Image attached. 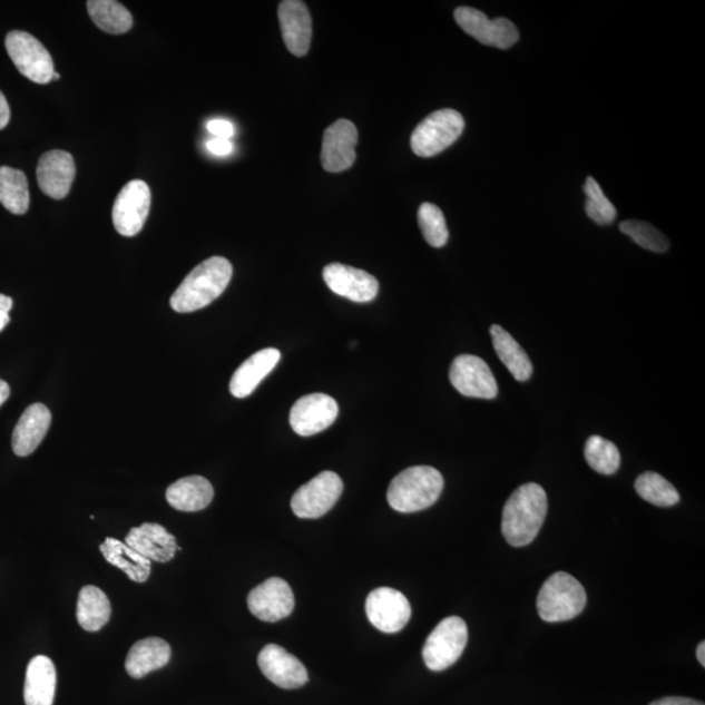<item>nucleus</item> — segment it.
Instances as JSON below:
<instances>
[{
	"instance_id": "1",
	"label": "nucleus",
	"mask_w": 705,
	"mask_h": 705,
	"mask_svg": "<svg viewBox=\"0 0 705 705\" xmlns=\"http://www.w3.org/2000/svg\"><path fill=\"white\" fill-rule=\"evenodd\" d=\"M548 513V496L538 483H526L505 505L502 533L506 541L521 548L535 541Z\"/></svg>"
},
{
	"instance_id": "2",
	"label": "nucleus",
	"mask_w": 705,
	"mask_h": 705,
	"mask_svg": "<svg viewBox=\"0 0 705 705\" xmlns=\"http://www.w3.org/2000/svg\"><path fill=\"white\" fill-rule=\"evenodd\" d=\"M233 276L232 263L223 256H212L188 273L172 295L170 306L177 313H194L207 307L222 295Z\"/></svg>"
},
{
	"instance_id": "3",
	"label": "nucleus",
	"mask_w": 705,
	"mask_h": 705,
	"mask_svg": "<svg viewBox=\"0 0 705 705\" xmlns=\"http://www.w3.org/2000/svg\"><path fill=\"white\" fill-rule=\"evenodd\" d=\"M443 476L433 467L420 466L403 470L392 480L386 499L393 510L412 513L427 510L441 497Z\"/></svg>"
},
{
	"instance_id": "4",
	"label": "nucleus",
	"mask_w": 705,
	"mask_h": 705,
	"mask_svg": "<svg viewBox=\"0 0 705 705\" xmlns=\"http://www.w3.org/2000/svg\"><path fill=\"white\" fill-rule=\"evenodd\" d=\"M587 605L586 589L570 574H552L537 597L538 616L549 624L578 617Z\"/></svg>"
},
{
	"instance_id": "5",
	"label": "nucleus",
	"mask_w": 705,
	"mask_h": 705,
	"mask_svg": "<svg viewBox=\"0 0 705 705\" xmlns=\"http://www.w3.org/2000/svg\"><path fill=\"white\" fill-rule=\"evenodd\" d=\"M466 120L453 109H442L430 114L415 127L411 146L417 156L433 157L460 138L464 131Z\"/></svg>"
},
{
	"instance_id": "6",
	"label": "nucleus",
	"mask_w": 705,
	"mask_h": 705,
	"mask_svg": "<svg viewBox=\"0 0 705 705\" xmlns=\"http://www.w3.org/2000/svg\"><path fill=\"white\" fill-rule=\"evenodd\" d=\"M468 643V626L460 617H449L438 624L422 649L428 668L442 672L458 662Z\"/></svg>"
},
{
	"instance_id": "7",
	"label": "nucleus",
	"mask_w": 705,
	"mask_h": 705,
	"mask_svg": "<svg viewBox=\"0 0 705 705\" xmlns=\"http://www.w3.org/2000/svg\"><path fill=\"white\" fill-rule=\"evenodd\" d=\"M6 50L18 70L37 85H48L55 75V60L36 37L12 30L6 37Z\"/></svg>"
},
{
	"instance_id": "8",
	"label": "nucleus",
	"mask_w": 705,
	"mask_h": 705,
	"mask_svg": "<svg viewBox=\"0 0 705 705\" xmlns=\"http://www.w3.org/2000/svg\"><path fill=\"white\" fill-rule=\"evenodd\" d=\"M343 491L344 483L339 474L325 470L295 491L292 510L301 519L322 518L337 503Z\"/></svg>"
},
{
	"instance_id": "9",
	"label": "nucleus",
	"mask_w": 705,
	"mask_h": 705,
	"mask_svg": "<svg viewBox=\"0 0 705 705\" xmlns=\"http://www.w3.org/2000/svg\"><path fill=\"white\" fill-rule=\"evenodd\" d=\"M151 203L146 182L135 179L120 189L112 207V224L124 237H135L146 224Z\"/></svg>"
},
{
	"instance_id": "10",
	"label": "nucleus",
	"mask_w": 705,
	"mask_h": 705,
	"mask_svg": "<svg viewBox=\"0 0 705 705\" xmlns=\"http://www.w3.org/2000/svg\"><path fill=\"white\" fill-rule=\"evenodd\" d=\"M454 20L466 33L487 47L510 49L519 41L518 28L505 18L490 20L479 10L459 7Z\"/></svg>"
},
{
	"instance_id": "11",
	"label": "nucleus",
	"mask_w": 705,
	"mask_h": 705,
	"mask_svg": "<svg viewBox=\"0 0 705 705\" xmlns=\"http://www.w3.org/2000/svg\"><path fill=\"white\" fill-rule=\"evenodd\" d=\"M450 381L462 396L491 400L498 395V383L488 363L472 354H461L450 369Z\"/></svg>"
},
{
	"instance_id": "12",
	"label": "nucleus",
	"mask_w": 705,
	"mask_h": 705,
	"mask_svg": "<svg viewBox=\"0 0 705 705\" xmlns=\"http://www.w3.org/2000/svg\"><path fill=\"white\" fill-rule=\"evenodd\" d=\"M366 614L370 624L385 634H396L408 625L412 616L411 604L399 590L382 587L368 596Z\"/></svg>"
},
{
	"instance_id": "13",
	"label": "nucleus",
	"mask_w": 705,
	"mask_h": 705,
	"mask_svg": "<svg viewBox=\"0 0 705 705\" xmlns=\"http://www.w3.org/2000/svg\"><path fill=\"white\" fill-rule=\"evenodd\" d=\"M339 405L336 400L325 393H311L301 398L292 408L291 427L301 437L322 433L336 421Z\"/></svg>"
},
{
	"instance_id": "14",
	"label": "nucleus",
	"mask_w": 705,
	"mask_h": 705,
	"mask_svg": "<svg viewBox=\"0 0 705 705\" xmlns=\"http://www.w3.org/2000/svg\"><path fill=\"white\" fill-rule=\"evenodd\" d=\"M294 604V595L290 584L280 578L265 580L254 588L247 597L249 611L257 619L270 621V624L290 617Z\"/></svg>"
},
{
	"instance_id": "15",
	"label": "nucleus",
	"mask_w": 705,
	"mask_h": 705,
	"mask_svg": "<svg viewBox=\"0 0 705 705\" xmlns=\"http://www.w3.org/2000/svg\"><path fill=\"white\" fill-rule=\"evenodd\" d=\"M359 143L358 127L351 120L339 119L325 130L321 160L330 173L351 169L355 163V146Z\"/></svg>"
},
{
	"instance_id": "16",
	"label": "nucleus",
	"mask_w": 705,
	"mask_h": 705,
	"mask_svg": "<svg viewBox=\"0 0 705 705\" xmlns=\"http://www.w3.org/2000/svg\"><path fill=\"white\" fill-rule=\"evenodd\" d=\"M257 664L264 676L278 687L295 689L309 682L305 665L277 644L265 646L257 657Z\"/></svg>"
},
{
	"instance_id": "17",
	"label": "nucleus",
	"mask_w": 705,
	"mask_h": 705,
	"mask_svg": "<svg viewBox=\"0 0 705 705\" xmlns=\"http://www.w3.org/2000/svg\"><path fill=\"white\" fill-rule=\"evenodd\" d=\"M323 277L333 293L353 302H371L379 292V283L373 275L349 265L329 264L323 271Z\"/></svg>"
},
{
	"instance_id": "18",
	"label": "nucleus",
	"mask_w": 705,
	"mask_h": 705,
	"mask_svg": "<svg viewBox=\"0 0 705 705\" xmlns=\"http://www.w3.org/2000/svg\"><path fill=\"white\" fill-rule=\"evenodd\" d=\"M76 176L75 160L65 150H50L37 165L38 186L49 198L60 200L70 193Z\"/></svg>"
},
{
	"instance_id": "19",
	"label": "nucleus",
	"mask_w": 705,
	"mask_h": 705,
	"mask_svg": "<svg viewBox=\"0 0 705 705\" xmlns=\"http://www.w3.org/2000/svg\"><path fill=\"white\" fill-rule=\"evenodd\" d=\"M278 21L286 49L295 57H305L313 37V19L301 0H284L278 6Z\"/></svg>"
},
{
	"instance_id": "20",
	"label": "nucleus",
	"mask_w": 705,
	"mask_h": 705,
	"mask_svg": "<svg viewBox=\"0 0 705 705\" xmlns=\"http://www.w3.org/2000/svg\"><path fill=\"white\" fill-rule=\"evenodd\" d=\"M150 562L168 564L176 557L177 540L163 526L156 522H144L128 532L125 541Z\"/></svg>"
},
{
	"instance_id": "21",
	"label": "nucleus",
	"mask_w": 705,
	"mask_h": 705,
	"mask_svg": "<svg viewBox=\"0 0 705 705\" xmlns=\"http://www.w3.org/2000/svg\"><path fill=\"white\" fill-rule=\"evenodd\" d=\"M51 423V413L48 407L36 403L22 413L12 435V450L20 458L29 457L47 435Z\"/></svg>"
},
{
	"instance_id": "22",
	"label": "nucleus",
	"mask_w": 705,
	"mask_h": 705,
	"mask_svg": "<svg viewBox=\"0 0 705 705\" xmlns=\"http://www.w3.org/2000/svg\"><path fill=\"white\" fill-rule=\"evenodd\" d=\"M282 353L275 347L263 349L235 370L231 381V392L234 398L245 399L256 390L263 379L277 366Z\"/></svg>"
},
{
	"instance_id": "23",
	"label": "nucleus",
	"mask_w": 705,
	"mask_h": 705,
	"mask_svg": "<svg viewBox=\"0 0 705 705\" xmlns=\"http://www.w3.org/2000/svg\"><path fill=\"white\" fill-rule=\"evenodd\" d=\"M57 689V670L47 656L30 659L26 674L25 701L27 705H52Z\"/></svg>"
},
{
	"instance_id": "24",
	"label": "nucleus",
	"mask_w": 705,
	"mask_h": 705,
	"mask_svg": "<svg viewBox=\"0 0 705 705\" xmlns=\"http://www.w3.org/2000/svg\"><path fill=\"white\" fill-rule=\"evenodd\" d=\"M215 497L214 487L202 476H188L170 484L166 500L178 511L198 512L207 508Z\"/></svg>"
},
{
	"instance_id": "25",
	"label": "nucleus",
	"mask_w": 705,
	"mask_h": 705,
	"mask_svg": "<svg viewBox=\"0 0 705 705\" xmlns=\"http://www.w3.org/2000/svg\"><path fill=\"white\" fill-rule=\"evenodd\" d=\"M172 649L168 643L160 638H147L135 643L126 658L128 676L140 679L147 674L161 669L168 665Z\"/></svg>"
},
{
	"instance_id": "26",
	"label": "nucleus",
	"mask_w": 705,
	"mask_h": 705,
	"mask_svg": "<svg viewBox=\"0 0 705 705\" xmlns=\"http://www.w3.org/2000/svg\"><path fill=\"white\" fill-rule=\"evenodd\" d=\"M490 335L499 360L512 376L521 383L529 381L533 374V365L525 349L498 324L491 325Z\"/></svg>"
},
{
	"instance_id": "27",
	"label": "nucleus",
	"mask_w": 705,
	"mask_h": 705,
	"mask_svg": "<svg viewBox=\"0 0 705 705\" xmlns=\"http://www.w3.org/2000/svg\"><path fill=\"white\" fill-rule=\"evenodd\" d=\"M102 556L111 566L123 570L135 582H146L151 570V562L135 551L126 542L116 538H106L100 545Z\"/></svg>"
},
{
	"instance_id": "28",
	"label": "nucleus",
	"mask_w": 705,
	"mask_h": 705,
	"mask_svg": "<svg viewBox=\"0 0 705 705\" xmlns=\"http://www.w3.org/2000/svg\"><path fill=\"white\" fill-rule=\"evenodd\" d=\"M111 605L100 588L87 586L80 590L76 618L86 631L96 633L108 624Z\"/></svg>"
},
{
	"instance_id": "29",
	"label": "nucleus",
	"mask_w": 705,
	"mask_h": 705,
	"mask_svg": "<svg viewBox=\"0 0 705 705\" xmlns=\"http://www.w3.org/2000/svg\"><path fill=\"white\" fill-rule=\"evenodd\" d=\"M87 10L95 25L106 33L124 35L133 28L131 12L116 0H90Z\"/></svg>"
},
{
	"instance_id": "30",
	"label": "nucleus",
	"mask_w": 705,
	"mask_h": 705,
	"mask_svg": "<svg viewBox=\"0 0 705 705\" xmlns=\"http://www.w3.org/2000/svg\"><path fill=\"white\" fill-rule=\"evenodd\" d=\"M0 203L13 215H26L30 196L26 174L18 169L0 168Z\"/></svg>"
},
{
	"instance_id": "31",
	"label": "nucleus",
	"mask_w": 705,
	"mask_h": 705,
	"mask_svg": "<svg viewBox=\"0 0 705 705\" xmlns=\"http://www.w3.org/2000/svg\"><path fill=\"white\" fill-rule=\"evenodd\" d=\"M635 490L640 498L658 507L676 506L680 500L677 489L655 472L640 474L635 481Z\"/></svg>"
},
{
	"instance_id": "32",
	"label": "nucleus",
	"mask_w": 705,
	"mask_h": 705,
	"mask_svg": "<svg viewBox=\"0 0 705 705\" xmlns=\"http://www.w3.org/2000/svg\"><path fill=\"white\" fill-rule=\"evenodd\" d=\"M584 457L597 473L611 476L620 466V453L617 445L603 437H590L584 449Z\"/></svg>"
},
{
	"instance_id": "33",
	"label": "nucleus",
	"mask_w": 705,
	"mask_h": 705,
	"mask_svg": "<svg viewBox=\"0 0 705 705\" xmlns=\"http://www.w3.org/2000/svg\"><path fill=\"white\" fill-rule=\"evenodd\" d=\"M419 224L423 238L430 246L439 248L449 242V227H447L442 209L435 204H422L419 209Z\"/></svg>"
},
{
	"instance_id": "34",
	"label": "nucleus",
	"mask_w": 705,
	"mask_h": 705,
	"mask_svg": "<svg viewBox=\"0 0 705 705\" xmlns=\"http://www.w3.org/2000/svg\"><path fill=\"white\" fill-rule=\"evenodd\" d=\"M621 233L630 237L636 245L649 249L652 253H666L669 249V239L656 229L654 225L638 222V219H628L619 225Z\"/></svg>"
},
{
	"instance_id": "35",
	"label": "nucleus",
	"mask_w": 705,
	"mask_h": 705,
	"mask_svg": "<svg viewBox=\"0 0 705 705\" xmlns=\"http://www.w3.org/2000/svg\"><path fill=\"white\" fill-rule=\"evenodd\" d=\"M587 195V215L598 225H609L617 217V209L613 203L606 198L600 185L593 177H589L584 186Z\"/></svg>"
},
{
	"instance_id": "36",
	"label": "nucleus",
	"mask_w": 705,
	"mask_h": 705,
	"mask_svg": "<svg viewBox=\"0 0 705 705\" xmlns=\"http://www.w3.org/2000/svg\"><path fill=\"white\" fill-rule=\"evenodd\" d=\"M208 131L215 136L216 139L231 140L234 136V126L226 119H212L207 125Z\"/></svg>"
},
{
	"instance_id": "37",
	"label": "nucleus",
	"mask_w": 705,
	"mask_h": 705,
	"mask_svg": "<svg viewBox=\"0 0 705 705\" xmlns=\"http://www.w3.org/2000/svg\"><path fill=\"white\" fill-rule=\"evenodd\" d=\"M207 149L212 155L225 157L232 154L234 146L231 140L215 138L207 143Z\"/></svg>"
},
{
	"instance_id": "38",
	"label": "nucleus",
	"mask_w": 705,
	"mask_h": 705,
	"mask_svg": "<svg viewBox=\"0 0 705 705\" xmlns=\"http://www.w3.org/2000/svg\"><path fill=\"white\" fill-rule=\"evenodd\" d=\"M12 309V300L4 294H0V332L10 323V310Z\"/></svg>"
},
{
	"instance_id": "39",
	"label": "nucleus",
	"mask_w": 705,
	"mask_h": 705,
	"mask_svg": "<svg viewBox=\"0 0 705 705\" xmlns=\"http://www.w3.org/2000/svg\"><path fill=\"white\" fill-rule=\"evenodd\" d=\"M649 705H704V703L689 699V697L668 696L652 702Z\"/></svg>"
},
{
	"instance_id": "40",
	"label": "nucleus",
	"mask_w": 705,
	"mask_h": 705,
	"mask_svg": "<svg viewBox=\"0 0 705 705\" xmlns=\"http://www.w3.org/2000/svg\"><path fill=\"white\" fill-rule=\"evenodd\" d=\"M10 105L7 102L4 95L0 92V130H3L10 124Z\"/></svg>"
},
{
	"instance_id": "41",
	"label": "nucleus",
	"mask_w": 705,
	"mask_h": 705,
	"mask_svg": "<svg viewBox=\"0 0 705 705\" xmlns=\"http://www.w3.org/2000/svg\"><path fill=\"white\" fill-rule=\"evenodd\" d=\"M10 385L2 381V379H0V407H2L6 403L7 399L10 398Z\"/></svg>"
},
{
	"instance_id": "42",
	"label": "nucleus",
	"mask_w": 705,
	"mask_h": 705,
	"mask_svg": "<svg viewBox=\"0 0 705 705\" xmlns=\"http://www.w3.org/2000/svg\"><path fill=\"white\" fill-rule=\"evenodd\" d=\"M697 662L701 663L702 666H705V643L702 642L696 649Z\"/></svg>"
},
{
	"instance_id": "43",
	"label": "nucleus",
	"mask_w": 705,
	"mask_h": 705,
	"mask_svg": "<svg viewBox=\"0 0 705 705\" xmlns=\"http://www.w3.org/2000/svg\"><path fill=\"white\" fill-rule=\"evenodd\" d=\"M60 79V75L58 72H55V75H52V80H59Z\"/></svg>"
}]
</instances>
